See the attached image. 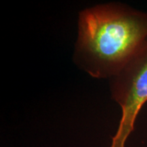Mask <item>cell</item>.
<instances>
[{
  "mask_svg": "<svg viewBox=\"0 0 147 147\" xmlns=\"http://www.w3.org/2000/svg\"><path fill=\"white\" fill-rule=\"evenodd\" d=\"M147 42V12L120 2L100 3L78 14L73 61L96 79L117 74Z\"/></svg>",
  "mask_w": 147,
  "mask_h": 147,
  "instance_id": "obj_1",
  "label": "cell"
},
{
  "mask_svg": "<svg viewBox=\"0 0 147 147\" xmlns=\"http://www.w3.org/2000/svg\"><path fill=\"white\" fill-rule=\"evenodd\" d=\"M109 82L112 98L122 114L110 147H125L138 115L147 102V42Z\"/></svg>",
  "mask_w": 147,
  "mask_h": 147,
  "instance_id": "obj_2",
  "label": "cell"
}]
</instances>
